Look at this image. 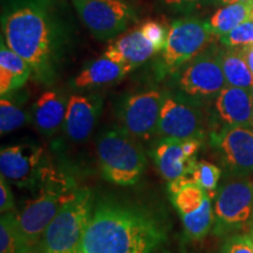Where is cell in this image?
<instances>
[{"label":"cell","mask_w":253,"mask_h":253,"mask_svg":"<svg viewBox=\"0 0 253 253\" xmlns=\"http://www.w3.org/2000/svg\"><path fill=\"white\" fill-rule=\"evenodd\" d=\"M253 2H235L221 7L209 20L214 36L223 37L251 19Z\"/></svg>","instance_id":"cell-21"},{"label":"cell","mask_w":253,"mask_h":253,"mask_svg":"<svg viewBox=\"0 0 253 253\" xmlns=\"http://www.w3.org/2000/svg\"><path fill=\"white\" fill-rule=\"evenodd\" d=\"M140 30L143 36L153 43L157 52L163 50L168 40V34H169V30L164 25L150 20L142 25Z\"/></svg>","instance_id":"cell-29"},{"label":"cell","mask_w":253,"mask_h":253,"mask_svg":"<svg viewBox=\"0 0 253 253\" xmlns=\"http://www.w3.org/2000/svg\"><path fill=\"white\" fill-rule=\"evenodd\" d=\"M30 121V115L25 112L21 104L8 95L0 100V134L6 135L17 130Z\"/></svg>","instance_id":"cell-24"},{"label":"cell","mask_w":253,"mask_h":253,"mask_svg":"<svg viewBox=\"0 0 253 253\" xmlns=\"http://www.w3.org/2000/svg\"><path fill=\"white\" fill-rule=\"evenodd\" d=\"M31 245L19 227L18 211L2 213L0 219V253H25Z\"/></svg>","instance_id":"cell-22"},{"label":"cell","mask_w":253,"mask_h":253,"mask_svg":"<svg viewBox=\"0 0 253 253\" xmlns=\"http://www.w3.org/2000/svg\"><path fill=\"white\" fill-rule=\"evenodd\" d=\"M250 20L253 21V11H252V13H251V19H250Z\"/></svg>","instance_id":"cell-38"},{"label":"cell","mask_w":253,"mask_h":253,"mask_svg":"<svg viewBox=\"0 0 253 253\" xmlns=\"http://www.w3.org/2000/svg\"><path fill=\"white\" fill-rule=\"evenodd\" d=\"M207 120L202 101L183 93H164L160 114L158 135L163 138L203 140Z\"/></svg>","instance_id":"cell-9"},{"label":"cell","mask_w":253,"mask_h":253,"mask_svg":"<svg viewBox=\"0 0 253 253\" xmlns=\"http://www.w3.org/2000/svg\"><path fill=\"white\" fill-rule=\"evenodd\" d=\"M243 50H244L246 62H248L249 67H250V69H251V72L253 74V45L243 47Z\"/></svg>","instance_id":"cell-34"},{"label":"cell","mask_w":253,"mask_h":253,"mask_svg":"<svg viewBox=\"0 0 253 253\" xmlns=\"http://www.w3.org/2000/svg\"><path fill=\"white\" fill-rule=\"evenodd\" d=\"M93 210L88 189H79L47 226L39 245L42 253H78Z\"/></svg>","instance_id":"cell-5"},{"label":"cell","mask_w":253,"mask_h":253,"mask_svg":"<svg viewBox=\"0 0 253 253\" xmlns=\"http://www.w3.org/2000/svg\"><path fill=\"white\" fill-rule=\"evenodd\" d=\"M42 155V148L32 143L2 148L0 151L1 175L19 188L36 186L43 171Z\"/></svg>","instance_id":"cell-13"},{"label":"cell","mask_w":253,"mask_h":253,"mask_svg":"<svg viewBox=\"0 0 253 253\" xmlns=\"http://www.w3.org/2000/svg\"><path fill=\"white\" fill-rule=\"evenodd\" d=\"M96 151L104 179L123 186L140 181L145 167L143 150L121 126L104 131L97 138Z\"/></svg>","instance_id":"cell-3"},{"label":"cell","mask_w":253,"mask_h":253,"mask_svg":"<svg viewBox=\"0 0 253 253\" xmlns=\"http://www.w3.org/2000/svg\"><path fill=\"white\" fill-rule=\"evenodd\" d=\"M220 55L221 49L210 46L178 69L175 78L179 91L202 102L216 99L227 86Z\"/></svg>","instance_id":"cell-8"},{"label":"cell","mask_w":253,"mask_h":253,"mask_svg":"<svg viewBox=\"0 0 253 253\" xmlns=\"http://www.w3.org/2000/svg\"><path fill=\"white\" fill-rule=\"evenodd\" d=\"M38 183L41 184L39 195L28 201L18 212L19 227L31 246L40 242L50 221L75 192L62 175L46 169Z\"/></svg>","instance_id":"cell-4"},{"label":"cell","mask_w":253,"mask_h":253,"mask_svg":"<svg viewBox=\"0 0 253 253\" xmlns=\"http://www.w3.org/2000/svg\"><path fill=\"white\" fill-rule=\"evenodd\" d=\"M13 210H15L13 195H12L8 181L1 175L0 176V211L1 213H6Z\"/></svg>","instance_id":"cell-31"},{"label":"cell","mask_w":253,"mask_h":253,"mask_svg":"<svg viewBox=\"0 0 253 253\" xmlns=\"http://www.w3.org/2000/svg\"><path fill=\"white\" fill-rule=\"evenodd\" d=\"M211 144L220 155L231 175L248 177L253 173V126H221L211 134Z\"/></svg>","instance_id":"cell-12"},{"label":"cell","mask_w":253,"mask_h":253,"mask_svg":"<svg viewBox=\"0 0 253 253\" xmlns=\"http://www.w3.org/2000/svg\"><path fill=\"white\" fill-rule=\"evenodd\" d=\"M0 67H4L13 73L23 86L32 75L30 65L9 48L2 39L0 43Z\"/></svg>","instance_id":"cell-26"},{"label":"cell","mask_w":253,"mask_h":253,"mask_svg":"<svg viewBox=\"0 0 253 253\" xmlns=\"http://www.w3.org/2000/svg\"><path fill=\"white\" fill-rule=\"evenodd\" d=\"M82 24L100 41L112 40L137 21L135 8L123 0H73Z\"/></svg>","instance_id":"cell-10"},{"label":"cell","mask_w":253,"mask_h":253,"mask_svg":"<svg viewBox=\"0 0 253 253\" xmlns=\"http://www.w3.org/2000/svg\"><path fill=\"white\" fill-rule=\"evenodd\" d=\"M214 33L209 21L196 18L175 20L169 28L168 40L157 66L158 77L175 74L185 63L211 46Z\"/></svg>","instance_id":"cell-6"},{"label":"cell","mask_w":253,"mask_h":253,"mask_svg":"<svg viewBox=\"0 0 253 253\" xmlns=\"http://www.w3.org/2000/svg\"><path fill=\"white\" fill-rule=\"evenodd\" d=\"M164 93L150 89L123 97L116 112L123 130L140 140H150L157 135Z\"/></svg>","instance_id":"cell-11"},{"label":"cell","mask_w":253,"mask_h":253,"mask_svg":"<svg viewBox=\"0 0 253 253\" xmlns=\"http://www.w3.org/2000/svg\"><path fill=\"white\" fill-rule=\"evenodd\" d=\"M192 178L204 191L212 192L216 190L219 182L221 171L218 167L207 161L196 162L192 170Z\"/></svg>","instance_id":"cell-27"},{"label":"cell","mask_w":253,"mask_h":253,"mask_svg":"<svg viewBox=\"0 0 253 253\" xmlns=\"http://www.w3.org/2000/svg\"><path fill=\"white\" fill-rule=\"evenodd\" d=\"M162 239L163 232L151 217L103 202L91 213L79 253H151Z\"/></svg>","instance_id":"cell-2"},{"label":"cell","mask_w":253,"mask_h":253,"mask_svg":"<svg viewBox=\"0 0 253 253\" xmlns=\"http://www.w3.org/2000/svg\"><path fill=\"white\" fill-rule=\"evenodd\" d=\"M182 140L166 137L155 150V162L161 175L168 182L192 173L196 160H189L182 148Z\"/></svg>","instance_id":"cell-18"},{"label":"cell","mask_w":253,"mask_h":253,"mask_svg":"<svg viewBox=\"0 0 253 253\" xmlns=\"http://www.w3.org/2000/svg\"><path fill=\"white\" fill-rule=\"evenodd\" d=\"M201 145L202 140H198V138H190V140H184L182 142L183 151L189 160H195V156L201 149Z\"/></svg>","instance_id":"cell-33"},{"label":"cell","mask_w":253,"mask_h":253,"mask_svg":"<svg viewBox=\"0 0 253 253\" xmlns=\"http://www.w3.org/2000/svg\"><path fill=\"white\" fill-rule=\"evenodd\" d=\"M102 109V100L90 95H72L68 99L65 118V130L71 140L84 141L93 132Z\"/></svg>","instance_id":"cell-14"},{"label":"cell","mask_w":253,"mask_h":253,"mask_svg":"<svg viewBox=\"0 0 253 253\" xmlns=\"http://www.w3.org/2000/svg\"><path fill=\"white\" fill-rule=\"evenodd\" d=\"M221 43L226 47H245L253 45V21L240 24L225 36L220 37Z\"/></svg>","instance_id":"cell-28"},{"label":"cell","mask_w":253,"mask_h":253,"mask_svg":"<svg viewBox=\"0 0 253 253\" xmlns=\"http://www.w3.org/2000/svg\"><path fill=\"white\" fill-rule=\"evenodd\" d=\"M218 1L223 5H229L235 4V2H253V0H218Z\"/></svg>","instance_id":"cell-35"},{"label":"cell","mask_w":253,"mask_h":253,"mask_svg":"<svg viewBox=\"0 0 253 253\" xmlns=\"http://www.w3.org/2000/svg\"><path fill=\"white\" fill-rule=\"evenodd\" d=\"M25 253H42V251H41L39 243H38V244H36V245H32L31 248L28 249Z\"/></svg>","instance_id":"cell-36"},{"label":"cell","mask_w":253,"mask_h":253,"mask_svg":"<svg viewBox=\"0 0 253 253\" xmlns=\"http://www.w3.org/2000/svg\"><path fill=\"white\" fill-rule=\"evenodd\" d=\"M67 102L58 90H47L40 95L32 108L33 125L40 134L53 136L65 126Z\"/></svg>","instance_id":"cell-17"},{"label":"cell","mask_w":253,"mask_h":253,"mask_svg":"<svg viewBox=\"0 0 253 253\" xmlns=\"http://www.w3.org/2000/svg\"><path fill=\"white\" fill-rule=\"evenodd\" d=\"M129 71L118 62L102 55L84 66L73 80V86L77 89H91L116 84L128 74Z\"/></svg>","instance_id":"cell-19"},{"label":"cell","mask_w":253,"mask_h":253,"mask_svg":"<svg viewBox=\"0 0 253 253\" xmlns=\"http://www.w3.org/2000/svg\"><path fill=\"white\" fill-rule=\"evenodd\" d=\"M208 192L204 191L195 181L186 184L178 192L171 196L172 203L181 216L189 214L202 207Z\"/></svg>","instance_id":"cell-25"},{"label":"cell","mask_w":253,"mask_h":253,"mask_svg":"<svg viewBox=\"0 0 253 253\" xmlns=\"http://www.w3.org/2000/svg\"><path fill=\"white\" fill-rule=\"evenodd\" d=\"M220 58L227 86L253 88V74L246 62L243 47L221 49Z\"/></svg>","instance_id":"cell-20"},{"label":"cell","mask_w":253,"mask_h":253,"mask_svg":"<svg viewBox=\"0 0 253 253\" xmlns=\"http://www.w3.org/2000/svg\"><path fill=\"white\" fill-rule=\"evenodd\" d=\"M78 253H79V252H78Z\"/></svg>","instance_id":"cell-39"},{"label":"cell","mask_w":253,"mask_h":253,"mask_svg":"<svg viewBox=\"0 0 253 253\" xmlns=\"http://www.w3.org/2000/svg\"><path fill=\"white\" fill-rule=\"evenodd\" d=\"M162 1L168 7L176 9V11H189V9L204 5L209 0H162Z\"/></svg>","instance_id":"cell-32"},{"label":"cell","mask_w":253,"mask_h":253,"mask_svg":"<svg viewBox=\"0 0 253 253\" xmlns=\"http://www.w3.org/2000/svg\"><path fill=\"white\" fill-rule=\"evenodd\" d=\"M185 236L190 240H202L207 237L214 224V213L209 194L202 207L194 212L181 216Z\"/></svg>","instance_id":"cell-23"},{"label":"cell","mask_w":253,"mask_h":253,"mask_svg":"<svg viewBox=\"0 0 253 253\" xmlns=\"http://www.w3.org/2000/svg\"><path fill=\"white\" fill-rule=\"evenodd\" d=\"M155 53H157L156 48L143 36L141 30H134L113 41L103 55L131 72L148 61Z\"/></svg>","instance_id":"cell-16"},{"label":"cell","mask_w":253,"mask_h":253,"mask_svg":"<svg viewBox=\"0 0 253 253\" xmlns=\"http://www.w3.org/2000/svg\"><path fill=\"white\" fill-rule=\"evenodd\" d=\"M218 253H253L251 236L246 233L231 235L224 240Z\"/></svg>","instance_id":"cell-30"},{"label":"cell","mask_w":253,"mask_h":253,"mask_svg":"<svg viewBox=\"0 0 253 253\" xmlns=\"http://www.w3.org/2000/svg\"><path fill=\"white\" fill-rule=\"evenodd\" d=\"M213 233L236 235L253 225V183L244 177L230 179L218 190L214 199Z\"/></svg>","instance_id":"cell-7"},{"label":"cell","mask_w":253,"mask_h":253,"mask_svg":"<svg viewBox=\"0 0 253 253\" xmlns=\"http://www.w3.org/2000/svg\"><path fill=\"white\" fill-rule=\"evenodd\" d=\"M214 110L223 126H253V89L226 86L214 100Z\"/></svg>","instance_id":"cell-15"},{"label":"cell","mask_w":253,"mask_h":253,"mask_svg":"<svg viewBox=\"0 0 253 253\" xmlns=\"http://www.w3.org/2000/svg\"><path fill=\"white\" fill-rule=\"evenodd\" d=\"M1 39L26 61L43 84L58 77L69 41V28L54 0H6Z\"/></svg>","instance_id":"cell-1"},{"label":"cell","mask_w":253,"mask_h":253,"mask_svg":"<svg viewBox=\"0 0 253 253\" xmlns=\"http://www.w3.org/2000/svg\"><path fill=\"white\" fill-rule=\"evenodd\" d=\"M250 236H251V239H252V243H253V225L251 226V233H250Z\"/></svg>","instance_id":"cell-37"}]
</instances>
